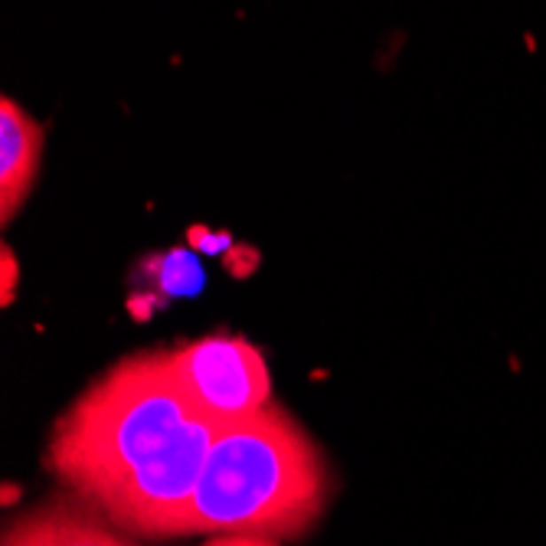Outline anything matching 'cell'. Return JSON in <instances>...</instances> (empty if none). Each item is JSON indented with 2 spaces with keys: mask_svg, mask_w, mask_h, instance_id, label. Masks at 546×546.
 <instances>
[{
  "mask_svg": "<svg viewBox=\"0 0 546 546\" xmlns=\"http://www.w3.org/2000/svg\"><path fill=\"white\" fill-rule=\"evenodd\" d=\"M222 425L190 400L164 354L121 360L69 406L46 462L75 494L131 536L168 540Z\"/></svg>",
  "mask_w": 546,
  "mask_h": 546,
  "instance_id": "obj_1",
  "label": "cell"
},
{
  "mask_svg": "<svg viewBox=\"0 0 546 546\" xmlns=\"http://www.w3.org/2000/svg\"><path fill=\"white\" fill-rule=\"evenodd\" d=\"M331 497V472L298 422L269 402L216 432L180 536L255 534L298 540Z\"/></svg>",
  "mask_w": 546,
  "mask_h": 546,
  "instance_id": "obj_2",
  "label": "cell"
},
{
  "mask_svg": "<svg viewBox=\"0 0 546 546\" xmlns=\"http://www.w3.org/2000/svg\"><path fill=\"white\" fill-rule=\"evenodd\" d=\"M43 125L13 98H0V222L17 216L43 164Z\"/></svg>",
  "mask_w": 546,
  "mask_h": 546,
  "instance_id": "obj_5",
  "label": "cell"
},
{
  "mask_svg": "<svg viewBox=\"0 0 546 546\" xmlns=\"http://www.w3.org/2000/svg\"><path fill=\"white\" fill-rule=\"evenodd\" d=\"M0 262H4V305L13 301V285H17V259H13L11 246L0 249Z\"/></svg>",
  "mask_w": 546,
  "mask_h": 546,
  "instance_id": "obj_7",
  "label": "cell"
},
{
  "mask_svg": "<svg viewBox=\"0 0 546 546\" xmlns=\"http://www.w3.org/2000/svg\"><path fill=\"white\" fill-rule=\"evenodd\" d=\"M4 546H141L85 504H43L4 530Z\"/></svg>",
  "mask_w": 546,
  "mask_h": 546,
  "instance_id": "obj_4",
  "label": "cell"
},
{
  "mask_svg": "<svg viewBox=\"0 0 546 546\" xmlns=\"http://www.w3.org/2000/svg\"><path fill=\"white\" fill-rule=\"evenodd\" d=\"M203 546H282V540L255 536V534H220V536H210Z\"/></svg>",
  "mask_w": 546,
  "mask_h": 546,
  "instance_id": "obj_6",
  "label": "cell"
},
{
  "mask_svg": "<svg viewBox=\"0 0 546 546\" xmlns=\"http://www.w3.org/2000/svg\"><path fill=\"white\" fill-rule=\"evenodd\" d=\"M168 363L183 393L220 425L249 419L272 402V379L262 354L239 337H200L168 350Z\"/></svg>",
  "mask_w": 546,
  "mask_h": 546,
  "instance_id": "obj_3",
  "label": "cell"
}]
</instances>
